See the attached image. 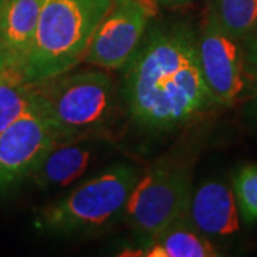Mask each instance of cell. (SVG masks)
I'll return each mask as SVG.
<instances>
[{"instance_id": "1", "label": "cell", "mask_w": 257, "mask_h": 257, "mask_svg": "<svg viewBox=\"0 0 257 257\" xmlns=\"http://www.w3.org/2000/svg\"><path fill=\"white\" fill-rule=\"evenodd\" d=\"M121 96L139 127L170 132L210 104L203 80L197 37L183 25L153 29L124 66Z\"/></svg>"}, {"instance_id": "2", "label": "cell", "mask_w": 257, "mask_h": 257, "mask_svg": "<svg viewBox=\"0 0 257 257\" xmlns=\"http://www.w3.org/2000/svg\"><path fill=\"white\" fill-rule=\"evenodd\" d=\"M113 0H43L36 33L22 69L39 83L67 73L82 62Z\"/></svg>"}, {"instance_id": "3", "label": "cell", "mask_w": 257, "mask_h": 257, "mask_svg": "<svg viewBox=\"0 0 257 257\" xmlns=\"http://www.w3.org/2000/svg\"><path fill=\"white\" fill-rule=\"evenodd\" d=\"M33 84L39 111L52 123L59 142L96 136L113 120L116 87L103 70L64 73Z\"/></svg>"}, {"instance_id": "4", "label": "cell", "mask_w": 257, "mask_h": 257, "mask_svg": "<svg viewBox=\"0 0 257 257\" xmlns=\"http://www.w3.org/2000/svg\"><path fill=\"white\" fill-rule=\"evenodd\" d=\"M139 177L135 166H110L45 207L37 216V227L57 234H73L109 226L124 213Z\"/></svg>"}, {"instance_id": "5", "label": "cell", "mask_w": 257, "mask_h": 257, "mask_svg": "<svg viewBox=\"0 0 257 257\" xmlns=\"http://www.w3.org/2000/svg\"><path fill=\"white\" fill-rule=\"evenodd\" d=\"M192 172L177 160H162L139 177L124 207V219L142 246L186 214Z\"/></svg>"}, {"instance_id": "6", "label": "cell", "mask_w": 257, "mask_h": 257, "mask_svg": "<svg viewBox=\"0 0 257 257\" xmlns=\"http://www.w3.org/2000/svg\"><path fill=\"white\" fill-rule=\"evenodd\" d=\"M150 16L138 0H113L93 35L84 60L100 69H124L146 35Z\"/></svg>"}, {"instance_id": "7", "label": "cell", "mask_w": 257, "mask_h": 257, "mask_svg": "<svg viewBox=\"0 0 257 257\" xmlns=\"http://www.w3.org/2000/svg\"><path fill=\"white\" fill-rule=\"evenodd\" d=\"M197 55L203 80L213 104H231L246 86V59L239 40L206 18L197 37Z\"/></svg>"}, {"instance_id": "8", "label": "cell", "mask_w": 257, "mask_h": 257, "mask_svg": "<svg viewBox=\"0 0 257 257\" xmlns=\"http://www.w3.org/2000/svg\"><path fill=\"white\" fill-rule=\"evenodd\" d=\"M55 127L42 111H30L0 132V193L29 179L57 143Z\"/></svg>"}, {"instance_id": "9", "label": "cell", "mask_w": 257, "mask_h": 257, "mask_svg": "<svg viewBox=\"0 0 257 257\" xmlns=\"http://www.w3.org/2000/svg\"><path fill=\"white\" fill-rule=\"evenodd\" d=\"M186 219L207 237L234 234L240 226L234 193L219 180H210L192 193Z\"/></svg>"}, {"instance_id": "10", "label": "cell", "mask_w": 257, "mask_h": 257, "mask_svg": "<svg viewBox=\"0 0 257 257\" xmlns=\"http://www.w3.org/2000/svg\"><path fill=\"white\" fill-rule=\"evenodd\" d=\"M93 145L86 139L57 142L29 176L39 189H55L73 183L93 160Z\"/></svg>"}, {"instance_id": "11", "label": "cell", "mask_w": 257, "mask_h": 257, "mask_svg": "<svg viewBox=\"0 0 257 257\" xmlns=\"http://www.w3.org/2000/svg\"><path fill=\"white\" fill-rule=\"evenodd\" d=\"M43 0H6L0 16V49L8 66L22 72L28 60Z\"/></svg>"}, {"instance_id": "12", "label": "cell", "mask_w": 257, "mask_h": 257, "mask_svg": "<svg viewBox=\"0 0 257 257\" xmlns=\"http://www.w3.org/2000/svg\"><path fill=\"white\" fill-rule=\"evenodd\" d=\"M145 257H214L217 250L209 237L193 226L186 216L179 217L157 234L149 244L140 246L130 253Z\"/></svg>"}, {"instance_id": "13", "label": "cell", "mask_w": 257, "mask_h": 257, "mask_svg": "<svg viewBox=\"0 0 257 257\" xmlns=\"http://www.w3.org/2000/svg\"><path fill=\"white\" fill-rule=\"evenodd\" d=\"M39 110L35 84L25 80L18 69L0 70V132L30 111Z\"/></svg>"}, {"instance_id": "14", "label": "cell", "mask_w": 257, "mask_h": 257, "mask_svg": "<svg viewBox=\"0 0 257 257\" xmlns=\"http://www.w3.org/2000/svg\"><path fill=\"white\" fill-rule=\"evenodd\" d=\"M207 18L231 37L248 39L257 29V0H210Z\"/></svg>"}, {"instance_id": "15", "label": "cell", "mask_w": 257, "mask_h": 257, "mask_svg": "<svg viewBox=\"0 0 257 257\" xmlns=\"http://www.w3.org/2000/svg\"><path fill=\"white\" fill-rule=\"evenodd\" d=\"M233 189L241 217L257 221V166L241 167L233 180Z\"/></svg>"}, {"instance_id": "16", "label": "cell", "mask_w": 257, "mask_h": 257, "mask_svg": "<svg viewBox=\"0 0 257 257\" xmlns=\"http://www.w3.org/2000/svg\"><path fill=\"white\" fill-rule=\"evenodd\" d=\"M248 39H250V42H248L247 55L244 57L247 62V67H250V72L257 77V29Z\"/></svg>"}, {"instance_id": "17", "label": "cell", "mask_w": 257, "mask_h": 257, "mask_svg": "<svg viewBox=\"0 0 257 257\" xmlns=\"http://www.w3.org/2000/svg\"><path fill=\"white\" fill-rule=\"evenodd\" d=\"M157 2L165 8H180V6L190 3L192 0H157Z\"/></svg>"}, {"instance_id": "18", "label": "cell", "mask_w": 257, "mask_h": 257, "mask_svg": "<svg viewBox=\"0 0 257 257\" xmlns=\"http://www.w3.org/2000/svg\"><path fill=\"white\" fill-rule=\"evenodd\" d=\"M5 67H9V66H8V60H6V57H5V53H3L2 49H0V70L5 69Z\"/></svg>"}, {"instance_id": "19", "label": "cell", "mask_w": 257, "mask_h": 257, "mask_svg": "<svg viewBox=\"0 0 257 257\" xmlns=\"http://www.w3.org/2000/svg\"><path fill=\"white\" fill-rule=\"evenodd\" d=\"M5 5H6V0H0V16H2V12H3Z\"/></svg>"}]
</instances>
